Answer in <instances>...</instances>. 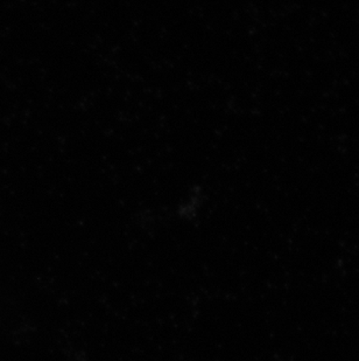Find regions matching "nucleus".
<instances>
[]
</instances>
